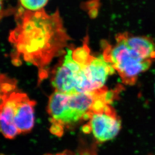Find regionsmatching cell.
Wrapping results in <instances>:
<instances>
[{
	"instance_id": "obj_1",
	"label": "cell",
	"mask_w": 155,
	"mask_h": 155,
	"mask_svg": "<svg viewBox=\"0 0 155 155\" xmlns=\"http://www.w3.org/2000/svg\"><path fill=\"white\" fill-rule=\"evenodd\" d=\"M17 25L9 40L15 50L13 62L20 59L38 69L39 80L48 76L47 67L54 57L64 53L69 36L58 11L47 14L43 9L36 11L20 9Z\"/></svg>"
},
{
	"instance_id": "obj_2",
	"label": "cell",
	"mask_w": 155,
	"mask_h": 155,
	"mask_svg": "<svg viewBox=\"0 0 155 155\" xmlns=\"http://www.w3.org/2000/svg\"><path fill=\"white\" fill-rule=\"evenodd\" d=\"M117 97V90H109L105 86L95 91L71 94L55 91L50 97L48 105L51 123L50 130L61 136L65 129L81 121H87L100 102H113Z\"/></svg>"
},
{
	"instance_id": "obj_3",
	"label": "cell",
	"mask_w": 155,
	"mask_h": 155,
	"mask_svg": "<svg viewBox=\"0 0 155 155\" xmlns=\"http://www.w3.org/2000/svg\"><path fill=\"white\" fill-rule=\"evenodd\" d=\"M104 58L113 66L125 85L136 83L140 74L149 69L152 60L140 57L127 45L120 34L116 37V43H102Z\"/></svg>"
},
{
	"instance_id": "obj_4",
	"label": "cell",
	"mask_w": 155,
	"mask_h": 155,
	"mask_svg": "<svg viewBox=\"0 0 155 155\" xmlns=\"http://www.w3.org/2000/svg\"><path fill=\"white\" fill-rule=\"evenodd\" d=\"M87 121L82 130L85 133H92L99 143L113 139L121 129V120L110 104L93 111Z\"/></svg>"
},
{
	"instance_id": "obj_5",
	"label": "cell",
	"mask_w": 155,
	"mask_h": 155,
	"mask_svg": "<svg viewBox=\"0 0 155 155\" xmlns=\"http://www.w3.org/2000/svg\"><path fill=\"white\" fill-rule=\"evenodd\" d=\"M16 82L4 76L1 77V130L4 136L13 139L19 134L14 122V103L12 91Z\"/></svg>"
},
{
	"instance_id": "obj_6",
	"label": "cell",
	"mask_w": 155,
	"mask_h": 155,
	"mask_svg": "<svg viewBox=\"0 0 155 155\" xmlns=\"http://www.w3.org/2000/svg\"><path fill=\"white\" fill-rule=\"evenodd\" d=\"M81 66L72 57V50H67L64 60L56 69L52 78V85L56 89L63 93H76L77 82Z\"/></svg>"
},
{
	"instance_id": "obj_7",
	"label": "cell",
	"mask_w": 155,
	"mask_h": 155,
	"mask_svg": "<svg viewBox=\"0 0 155 155\" xmlns=\"http://www.w3.org/2000/svg\"><path fill=\"white\" fill-rule=\"evenodd\" d=\"M12 91L14 103V122L20 133H28L34 125V106L36 102L30 99L27 94Z\"/></svg>"
},
{
	"instance_id": "obj_8",
	"label": "cell",
	"mask_w": 155,
	"mask_h": 155,
	"mask_svg": "<svg viewBox=\"0 0 155 155\" xmlns=\"http://www.w3.org/2000/svg\"><path fill=\"white\" fill-rule=\"evenodd\" d=\"M119 34L127 45L140 57L155 60V43L153 39L143 36H134L128 32Z\"/></svg>"
},
{
	"instance_id": "obj_9",
	"label": "cell",
	"mask_w": 155,
	"mask_h": 155,
	"mask_svg": "<svg viewBox=\"0 0 155 155\" xmlns=\"http://www.w3.org/2000/svg\"><path fill=\"white\" fill-rule=\"evenodd\" d=\"M21 4L27 10L36 11L43 9L48 0H19Z\"/></svg>"
},
{
	"instance_id": "obj_10",
	"label": "cell",
	"mask_w": 155,
	"mask_h": 155,
	"mask_svg": "<svg viewBox=\"0 0 155 155\" xmlns=\"http://www.w3.org/2000/svg\"><path fill=\"white\" fill-rule=\"evenodd\" d=\"M45 155H75L74 154H73L71 152L69 151H64L63 152L60 153H58V154H46Z\"/></svg>"
},
{
	"instance_id": "obj_11",
	"label": "cell",
	"mask_w": 155,
	"mask_h": 155,
	"mask_svg": "<svg viewBox=\"0 0 155 155\" xmlns=\"http://www.w3.org/2000/svg\"></svg>"
}]
</instances>
